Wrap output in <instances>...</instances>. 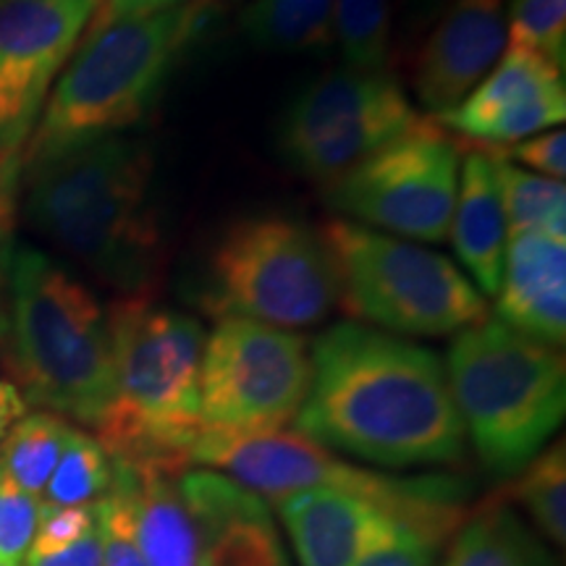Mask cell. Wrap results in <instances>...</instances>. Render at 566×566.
I'll return each instance as SVG.
<instances>
[{
  "mask_svg": "<svg viewBox=\"0 0 566 566\" xmlns=\"http://www.w3.org/2000/svg\"><path fill=\"white\" fill-rule=\"evenodd\" d=\"M113 464L129 491L134 533L145 564L202 566L200 535L179 491L181 475L155 467Z\"/></svg>",
  "mask_w": 566,
  "mask_h": 566,
  "instance_id": "cell-20",
  "label": "cell"
},
{
  "mask_svg": "<svg viewBox=\"0 0 566 566\" xmlns=\"http://www.w3.org/2000/svg\"><path fill=\"white\" fill-rule=\"evenodd\" d=\"M192 464L221 470L247 491L283 504L315 488H342L365 495L396 516L401 525L441 543L464 516L467 485L459 478H391L363 470L331 454L296 430L273 433H218L202 430L192 449Z\"/></svg>",
  "mask_w": 566,
  "mask_h": 566,
  "instance_id": "cell-7",
  "label": "cell"
},
{
  "mask_svg": "<svg viewBox=\"0 0 566 566\" xmlns=\"http://www.w3.org/2000/svg\"><path fill=\"white\" fill-rule=\"evenodd\" d=\"M101 0H0V195L13 202L21 153Z\"/></svg>",
  "mask_w": 566,
  "mask_h": 566,
  "instance_id": "cell-13",
  "label": "cell"
},
{
  "mask_svg": "<svg viewBox=\"0 0 566 566\" xmlns=\"http://www.w3.org/2000/svg\"><path fill=\"white\" fill-rule=\"evenodd\" d=\"M42 499L21 491L0 470V564L21 566L38 533Z\"/></svg>",
  "mask_w": 566,
  "mask_h": 566,
  "instance_id": "cell-30",
  "label": "cell"
},
{
  "mask_svg": "<svg viewBox=\"0 0 566 566\" xmlns=\"http://www.w3.org/2000/svg\"><path fill=\"white\" fill-rule=\"evenodd\" d=\"M566 118L564 74L543 55L506 45L491 74L436 122L483 147H509Z\"/></svg>",
  "mask_w": 566,
  "mask_h": 566,
  "instance_id": "cell-14",
  "label": "cell"
},
{
  "mask_svg": "<svg viewBox=\"0 0 566 566\" xmlns=\"http://www.w3.org/2000/svg\"><path fill=\"white\" fill-rule=\"evenodd\" d=\"M27 415V399L11 380H0V443L9 430Z\"/></svg>",
  "mask_w": 566,
  "mask_h": 566,
  "instance_id": "cell-36",
  "label": "cell"
},
{
  "mask_svg": "<svg viewBox=\"0 0 566 566\" xmlns=\"http://www.w3.org/2000/svg\"><path fill=\"white\" fill-rule=\"evenodd\" d=\"M179 491L200 535L202 566H292L271 504L218 470H187Z\"/></svg>",
  "mask_w": 566,
  "mask_h": 566,
  "instance_id": "cell-16",
  "label": "cell"
},
{
  "mask_svg": "<svg viewBox=\"0 0 566 566\" xmlns=\"http://www.w3.org/2000/svg\"><path fill=\"white\" fill-rule=\"evenodd\" d=\"M459 142L433 118L388 142L325 187V200L367 229L438 244L449 237L457 202Z\"/></svg>",
  "mask_w": 566,
  "mask_h": 566,
  "instance_id": "cell-12",
  "label": "cell"
},
{
  "mask_svg": "<svg viewBox=\"0 0 566 566\" xmlns=\"http://www.w3.org/2000/svg\"><path fill=\"white\" fill-rule=\"evenodd\" d=\"M504 155L506 160L520 163L525 171H541L548 179L564 181L566 176V134L558 132H543L535 137L514 142L509 147H493Z\"/></svg>",
  "mask_w": 566,
  "mask_h": 566,
  "instance_id": "cell-33",
  "label": "cell"
},
{
  "mask_svg": "<svg viewBox=\"0 0 566 566\" xmlns=\"http://www.w3.org/2000/svg\"><path fill=\"white\" fill-rule=\"evenodd\" d=\"M512 485V499L533 516L543 535L556 546L566 541V454L564 441L541 451Z\"/></svg>",
  "mask_w": 566,
  "mask_h": 566,
  "instance_id": "cell-27",
  "label": "cell"
},
{
  "mask_svg": "<svg viewBox=\"0 0 566 566\" xmlns=\"http://www.w3.org/2000/svg\"><path fill=\"white\" fill-rule=\"evenodd\" d=\"M279 509L302 566H354L399 525L380 504L342 488L296 493Z\"/></svg>",
  "mask_w": 566,
  "mask_h": 566,
  "instance_id": "cell-17",
  "label": "cell"
},
{
  "mask_svg": "<svg viewBox=\"0 0 566 566\" xmlns=\"http://www.w3.org/2000/svg\"><path fill=\"white\" fill-rule=\"evenodd\" d=\"M202 304L216 317L313 328L338 304L334 258L321 231L292 218H242L210 247Z\"/></svg>",
  "mask_w": 566,
  "mask_h": 566,
  "instance_id": "cell-8",
  "label": "cell"
},
{
  "mask_svg": "<svg viewBox=\"0 0 566 566\" xmlns=\"http://www.w3.org/2000/svg\"><path fill=\"white\" fill-rule=\"evenodd\" d=\"M212 13V0H189L142 17L92 19L48 95L21 166L74 142L137 126L158 105Z\"/></svg>",
  "mask_w": 566,
  "mask_h": 566,
  "instance_id": "cell-4",
  "label": "cell"
},
{
  "mask_svg": "<svg viewBox=\"0 0 566 566\" xmlns=\"http://www.w3.org/2000/svg\"><path fill=\"white\" fill-rule=\"evenodd\" d=\"M313 380L307 338L247 317H218L205 338L200 415L205 430L273 433L296 420Z\"/></svg>",
  "mask_w": 566,
  "mask_h": 566,
  "instance_id": "cell-10",
  "label": "cell"
},
{
  "mask_svg": "<svg viewBox=\"0 0 566 566\" xmlns=\"http://www.w3.org/2000/svg\"><path fill=\"white\" fill-rule=\"evenodd\" d=\"M310 359L313 380L294 420L300 436L396 470L464 459V422L438 354L363 323H336Z\"/></svg>",
  "mask_w": 566,
  "mask_h": 566,
  "instance_id": "cell-1",
  "label": "cell"
},
{
  "mask_svg": "<svg viewBox=\"0 0 566 566\" xmlns=\"http://www.w3.org/2000/svg\"><path fill=\"white\" fill-rule=\"evenodd\" d=\"M239 24L260 51H321L334 42V0H252Z\"/></svg>",
  "mask_w": 566,
  "mask_h": 566,
  "instance_id": "cell-22",
  "label": "cell"
},
{
  "mask_svg": "<svg viewBox=\"0 0 566 566\" xmlns=\"http://www.w3.org/2000/svg\"><path fill=\"white\" fill-rule=\"evenodd\" d=\"M189 3V0H101V11L95 19H118V17H142L174 9V6Z\"/></svg>",
  "mask_w": 566,
  "mask_h": 566,
  "instance_id": "cell-35",
  "label": "cell"
},
{
  "mask_svg": "<svg viewBox=\"0 0 566 566\" xmlns=\"http://www.w3.org/2000/svg\"><path fill=\"white\" fill-rule=\"evenodd\" d=\"M499 321L537 342L566 338V239L541 231L512 233L495 294Z\"/></svg>",
  "mask_w": 566,
  "mask_h": 566,
  "instance_id": "cell-18",
  "label": "cell"
},
{
  "mask_svg": "<svg viewBox=\"0 0 566 566\" xmlns=\"http://www.w3.org/2000/svg\"><path fill=\"white\" fill-rule=\"evenodd\" d=\"M0 365H9V357H6V336H3V313H0Z\"/></svg>",
  "mask_w": 566,
  "mask_h": 566,
  "instance_id": "cell-37",
  "label": "cell"
},
{
  "mask_svg": "<svg viewBox=\"0 0 566 566\" xmlns=\"http://www.w3.org/2000/svg\"><path fill=\"white\" fill-rule=\"evenodd\" d=\"M153 171V147L142 139L105 134L74 142L21 166L24 216L124 296H153L168 265Z\"/></svg>",
  "mask_w": 566,
  "mask_h": 566,
  "instance_id": "cell-2",
  "label": "cell"
},
{
  "mask_svg": "<svg viewBox=\"0 0 566 566\" xmlns=\"http://www.w3.org/2000/svg\"><path fill=\"white\" fill-rule=\"evenodd\" d=\"M6 221H9V208H3V205H0V239H3Z\"/></svg>",
  "mask_w": 566,
  "mask_h": 566,
  "instance_id": "cell-38",
  "label": "cell"
},
{
  "mask_svg": "<svg viewBox=\"0 0 566 566\" xmlns=\"http://www.w3.org/2000/svg\"><path fill=\"white\" fill-rule=\"evenodd\" d=\"M443 367L464 433L491 475H520L562 428L566 359L558 346L485 317L459 331Z\"/></svg>",
  "mask_w": 566,
  "mask_h": 566,
  "instance_id": "cell-6",
  "label": "cell"
},
{
  "mask_svg": "<svg viewBox=\"0 0 566 566\" xmlns=\"http://www.w3.org/2000/svg\"><path fill=\"white\" fill-rule=\"evenodd\" d=\"M95 514L103 541V566H147L134 533L129 491L116 464H113L111 488L103 499L95 501Z\"/></svg>",
  "mask_w": 566,
  "mask_h": 566,
  "instance_id": "cell-29",
  "label": "cell"
},
{
  "mask_svg": "<svg viewBox=\"0 0 566 566\" xmlns=\"http://www.w3.org/2000/svg\"><path fill=\"white\" fill-rule=\"evenodd\" d=\"M420 122L396 76L338 69L289 103L279 150L296 174L328 187Z\"/></svg>",
  "mask_w": 566,
  "mask_h": 566,
  "instance_id": "cell-11",
  "label": "cell"
},
{
  "mask_svg": "<svg viewBox=\"0 0 566 566\" xmlns=\"http://www.w3.org/2000/svg\"><path fill=\"white\" fill-rule=\"evenodd\" d=\"M0 566H6V564H0Z\"/></svg>",
  "mask_w": 566,
  "mask_h": 566,
  "instance_id": "cell-40",
  "label": "cell"
},
{
  "mask_svg": "<svg viewBox=\"0 0 566 566\" xmlns=\"http://www.w3.org/2000/svg\"><path fill=\"white\" fill-rule=\"evenodd\" d=\"M338 275V302L359 321L409 336H449L488 317L467 273L422 244L334 221L321 231Z\"/></svg>",
  "mask_w": 566,
  "mask_h": 566,
  "instance_id": "cell-9",
  "label": "cell"
},
{
  "mask_svg": "<svg viewBox=\"0 0 566 566\" xmlns=\"http://www.w3.org/2000/svg\"><path fill=\"white\" fill-rule=\"evenodd\" d=\"M438 543L409 525H396L354 566H433Z\"/></svg>",
  "mask_w": 566,
  "mask_h": 566,
  "instance_id": "cell-32",
  "label": "cell"
},
{
  "mask_svg": "<svg viewBox=\"0 0 566 566\" xmlns=\"http://www.w3.org/2000/svg\"><path fill=\"white\" fill-rule=\"evenodd\" d=\"M509 45L504 0H451L412 63L417 101L443 116L491 74Z\"/></svg>",
  "mask_w": 566,
  "mask_h": 566,
  "instance_id": "cell-15",
  "label": "cell"
},
{
  "mask_svg": "<svg viewBox=\"0 0 566 566\" xmlns=\"http://www.w3.org/2000/svg\"><path fill=\"white\" fill-rule=\"evenodd\" d=\"M6 357L27 405L95 428L113 396L108 315L95 294L34 247L3 252Z\"/></svg>",
  "mask_w": 566,
  "mask_h": 566,
  "instance_id": "cell-5",
  "label": "cell"
},
{
  "mask_svg": "<svg viewBox=\"0 0 566 566\" xmlns=\"http://www.w3.org/2000/svg\"><path fill=\"white\" fill-rule=\"evenodd\" d=\"M113 483V462L105 449L82 430L74 428L66 449L55 464L42 504L45 506H90L103 499Z\"/></svg>",
  "mask_w": 566,
  "mask_h": 566,
  "instance_id": "cell-26",
  "label": "cell"
},
{
  "mask_svg": "<svg viewBox=\"0 0 566 566\" xmlns=\"http://www.w3.org/2000/svg\"><path fill=\"white\" fill-rule=\"evenodd\" d=\"M509 45L543 55L566 69V0H512L506 11Z\"/></svg>",
  "mask_w": 566,
  "mask_h": 566,
  "instance_id": "cell-28",
  "label": "cell"
},
{
  "mask_svg": "<svg viewBox=\"0 0 566 566\" xmlns=\"http://www.w3.org/2000/svg\"><path fill=\"white\" fill-rule=\"evenodd\" d=\"M443 566H556V562L533 530L504 501H495L462 527Z\"/></svg>",
  "mask_w": 566,
  "mask_h": 566,
  "instance_id": "cell-21",
  "label": "cell"
},
{
  "mask_svg": "<svg viewBox=\"0 0 566 566\" xmlns=\"http://www.w3.org/2000/svg\"><path fill=\"white\" fill-rule=\"evenodd\" d=\"M334 40L346 69L388 74L391 0H334Z\"/></svg>",
  "mask_w": 566,
  "mask_h": 566,
  "instance_id": "cell-25",
  "label": "cell"
},
{
  "mask_svg": "<svg viewBox=\"0 0 566 566\" xmlns=\"http://www.w3.org/2000/svg\"><path fill=\"white\" fill-rule=\"evenodd\" d=\"M24 566H103V541L101 530H92L76 541L74 546L53 551V554L42 556H27Z\"/></svg>",
  "mask_w": 566,
  "mask_h": 566,
  "instance_id": "cell-34",
  "label": "cell"
},
{
  "mask_svg": "<svg viewBox=\"0 0 566 566\" xmlns=\"http://www.w3.org/2000/svg\"><path fill=\"white\" fill-rule=\"evenodd\" d=\"M493 158L495 179H499L501 202H504L509 237L512 233L541 231L566 239V187L564 181L525 171L506 160L493 147H483Z\"/></svg>",
  "mask_w": 566,
  "mask_h": 566,
  "instance_id": "cell-23",
  "label": "cell"
},
{
  "mask_svg": "<svg viewBox=\"0 0 566 566\" xmlns=\"http://www.w3.org/2000/svg\"><path fill=\"white\" fill-rule=\"evenodd\" d=\"M449 233L454 239L457 258L475 279L478 292L483 296L499 294L509 223L493 158L485 150H472L462 158Z\"/></svg>",
  "mask_w": 566,
  "mask_h": 566,
  "instance_id": "cell-19",
  "label": "cell"
},
{
  "mask_svg": "<svg viewBox=\"0 0 566 566\" xmlns=\"http://www.w3.org/2000/svg\"><path fill=\"white\" fill-rule=\"evenodd\" d=\"M0 205H3V208H9V205H11V202H9V200H6V197H3V195H0Z\"/></svg>",
  "mask_w": 566,
  "mask_h": 566,
  "instance_id": "cell-39",
  "label": "cell"
},
{
  "mask_svg": "<svg viewBox=\"0 0 566 566\" xmlns=\"http://www.w3.org/2000/svg\"><path fill=\"white\" fill-rule=\"evenodd\" d=\"M97 525L95 504L90 506H45L42 504V516L38 533L27 556L53 554V551L74 546L84 535L92 533Z\"/></svg>",
  "mask_w": 566,
  "mask_h": 566,
  "instance_id": "cell-31",
  "label": "cell"
},
{
  "mask_svg": "<svg viewBox=\"0 0 566 566\" xmlns=\"http://www.w3.org/2000/svg\"><path fill=\"white\" fill-rule=\"evenodd\" d=\"M113 396L95 438L113 462L181 475L202 436L200 365L205 328L150 294L122 296L105 310Z\"/></svg>",
  "mask_w": 566,
  "mask_h": 566,
  "instance_id": "cell-3",
  "label": "cell"
},
{
  "mask_svg": "<svg viewBox=\"0 0 566 566\" xmlns=\"http://www.w3.org/2000/svg\"><path fill=\"white\" fill-rule=\"evenodd\" d=\"M74 424L53 412L24 415L0 443V470L21 491L42 495L66 449Z\"/></svg>",
  "mask_w": 566,
  "mask_h": 566,
  "instance_id": "cell-24",
  "label": "cell"
}]
</instances>
